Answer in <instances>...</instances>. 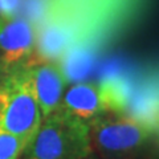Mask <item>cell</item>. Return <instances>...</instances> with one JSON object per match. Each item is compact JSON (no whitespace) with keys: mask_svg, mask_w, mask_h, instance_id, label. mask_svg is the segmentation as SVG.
I'll return each mask as SVG.
<instances>
[{"mask_svg":"<svg viewBox=\"0 0 159 159\" xmlns=\"http://www.w3.org/2000/svg\"><path fill=\"white\" fill-rule=\"evenodd\" d=\"M151 0H39L34 61H57L68 81L141 21Z\"/></svg>","mask_w":159,"mask_h":159,"instance_id":"cell-1","label":"cell"},{"mask_svg":"<svg viewBox=\"0 0 159 159\" xmlns=\"http://www.w3.org/2000/svg\"><path fill=\"white\" fill-rule=\"evenodd\" d=\"M85 159H99V158H98L97 155H94V154H92V152H90V155H89V157H86Z\"/></svg>","mask_w":159,"mask_h":159,"instance_id":"cell-11","label":"cell"},{"mask_svg":"<svg viewBox=\"0 0 159 159\" xmlns=\"http://www.w3.org/2000/svg\"><path fill=\"white\" fill-rule=\"evenodd\" d=\"M152 130H154V135H157L159 139V106L157 109L155 117H154V121H152Z\"/></svg>","mask_w":159,"mask_h":159,"instance_id":"cell-10","label":"cell"},{"mask_svg":"<svg viewBox=\"0 0 159 159\" xmlns=\"http://www.w3.org/2000/svg\"><path fill=\"white\" fill-rule=\"evenodd\" d=\"M37 28L24 16L6 17L0 24V77L31 64L36 52Z\"/></svg>","mask_w":159,"mask_h":159,"instance_id":"cell-6","label":"cell"},{"mask_svg":"<svg viewBox=\"0 0 159 159\" xmlns=\"http://www.w3.org/2000/svg\"><path fill=\"white\" fill-rule=\"evenodd\" d=\"M3 20H4V17L2 16V15H0V24H2V23H3Z\"/></svg>","mask_w":159,"mask_h":159,"instance_id":"cell-12","label":"cell"},{"mask_svg":"<svg viewBox=\"0 0 159 159\" xmlns=\"http://www.w3.org/2000/svg\"><path fill=\"white\" fill-rule=\"evenodd\" d=\"M88 126L90 151L99 159H131L154 137L148 123L125 114H102Z\"/></svg>","mask_w":159,"mask_h":159,"instance_id":"cell-3","label":"cell"},{"mask_svg":"<svg viewBox=\"0 0 159 159\" xmlns=\"http://www.w3.org/2000/svg\"><path fill=\"white\" fill-rule=\"evenodd\" d=\"M90 152L88 123L58 107L43 118L23 159H85Z\"/></svg>","mask_w":159,"mask_h":159,"instance_id":"cell-2","label":"cell"},{"mask_svg":"<svg viewBox=\"0 0 159 159\" xmlns=\"http://www.w3.org/2000/svg\"><path fill=\"white\" fill-rule=\"evenodd\" d=\"M27 72L43 118L51 116L58 109L68 84L61 65L57 61H32Z\"/></svg>","mask_w":159,"mask_h":159,"instance_id":"cell-7","label":"cell"},{"mask_svg":"<svg viewBox=\"0 0 159 159\" xmlns=\"http://www.w3.org/2000/svg\"><path fill=\"white\" fill-rule=\"evenodd\" d=\"M58 107L72 117L89 123L106 113L123 114L127 107V96L121 85L111 82L99 85L78 82L64 92Z\"/></svg>","mask_w":159,"mask_h":159,"instance_id":"cell-5","label":"cell"},{"mask_svg":"<svg viewBox=\"0 0 159 159\" xmlns=\"http://www.w3.org/2000/svg\"><path fill=\"white\" fill-rule=\"evenodd\" d=\"M27 146L23 138L0 129V159H20Z\"/></svg>","mask_w":159,"mask_h":159,"instance_id":"cell-8","label":"cell"},{"mask_svg":"<svg viewBox=\"0 0 159 159\" xmlns=\"http://www.w3.org/2000/svg\"><path fill=\"white\" fill-rule=\"evenodd\" d=\"M21 0H0V15L6 19L17 13Z\"/></svg>","mask_w":159,"mask_h":159,"instance_id":"cell-9","label":"cell"},{"mask_svg":"<svg viewBox=\"0 0 159 159\" xmlns=\"http://www.w3.org/2000/svg\"><path fill=\"white\" fill-rule=\"evenodd\" d=\"M43 121L27 66L0 77V129L32 141Z\"/></svg>","mask_w":159,"mask_h":159,"instance_id":"cell-4","label":"cell"}]
</instances>
